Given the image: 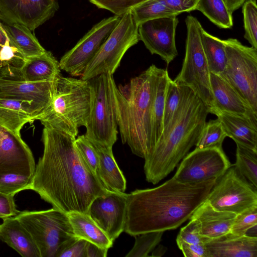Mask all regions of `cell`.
I'll use <instances>...</instances> for the list:
<instances>
[{"instance_id":"1","label":"cell","mask_w":257,"mask_h":257,"mask_svg":"<svg viewBox=\"0 0 257 257\" xmlns=\"http://www.w3.org/2000/svg\"><path fill=\"white\" fill-rule=\"evenodd\" d=\"M75 139L44 126L43 154L36 166L30 190L63 212L88 214L93 199L109 191L82 159L75 146Z\"/></svg>"},{"instance_id":"2","label":"cell","mask_w":257,"mask_h":257,"mask_svg":"<svg viewBox=\"0 0 257 257\" xmlns=\"http://www.w3.org/2000/svg\"><path fill=\"white\" fill-rule=\"evenodd\" d=\"M216 180L186 184L173 177L157 187L127 194L123 231L134 236L176 229L206 200Z\"/></svg>"},{"instance_id":"3","label":"cell","mask_w":257,"mask_h":257,"mask_svg":"<svg viewBox=\"0 0 257 257\" xmlns=\"http://www.w3.org/2000/svg\"><path fill=\"white\" fill-rule=\"evenodd\" d=\"M180 86L179 106L152 152L145 159L146 180L154 185L172 172L196 145L209 113L207 107L191 88Z\"/></svg>"},{"instance_id":"4","label":"cell","mask_w":257,"mask_h":257,"mask_svg":"<svg viewBox=\"0 0 257 257\" xmlns=\"http://www.w3.org/2000/svg\"><path fill=\"white\" fill-rule=\"evenodd\" d=\"M159 68L152 64L124 85L116 87L114 107L121 141L145 159L154 148L153 104Z\"/></svg>"},{"instance_id":"5","label":"cell","mask_w":257,"mask_h":257,"mask_svg":"<svg viewBox=\"0 0 257 257\" xmlns=\"http://www.w3.org/2000/svg\"><path fill=\"white\" fill-rule=\"evenodd\" d=\"M90 103L89 80L60 74L56 79L52 99L38 120L44 126L76 138L79 128L87 125Z\"/></svg>"},{"instance_id":"6","label":"cell","mask_w":257,"mask_h":257,"mask_svg":"<svg viewBox=\"0 0 257 257\" xmlns=\"http://www.w3.org/2000/svg\"><path fill=\"white\" fill-rule=\"evenodd\" d=\"M89 80L91 103L85 135L94 144L112 148L118 134L113 75L104 73Z\"/></svg>"},{"instance_id":"7","label":"cell","mask_w":257,"mask_h":257,"mask_svg":"<svg viewBox=\"0 0 257 257\" xmlns=\"http://www.w3.org/2000/svg\"><path fill=\"white\" fill-rule=\"evenodd\" d=\"M185 55L180 72L174 81L191 88L207 107L214 108L210 82V71L201 41L202 27L194 17L188 16Z\"/></svg>"},{"instance_id":"8","label":"cell","mask_w":257,"mask_h":257,"mask_svg":"<svg viewBox=\"0 0 257 257\" xmlns=\"http://www.w3.org/2000/svg\"><path fill=\"white\" fill-rule=\"evenodd\" d=\"M15 216L30 233L41 257H56L61 245L75 236L67 214L53 207L20 211Z\"/></svg>"},{"instance_id":"9","label":"cell","mask_w":257,"mask_h":257,"mask_svg":"<svg viewBox=\"0 0 257 257\" xmlns=\"http://www.w3.org/2000/svg\"><path fill=\"white\" fill-rule=\"evenodd\" d=\"M224 43L227 62L220 75L257 113V49L236 39Z\"/></svg>"},{"instance_id":"10","label":"cell","mask_w":257,"mask_h":257,"mask_svg":"<svg viewBox=\"0 0 257 257\" xmlns=\"http://www.w3.org/2000/svg\"><path fill=\"white\" fill-rule=\"evenodd\" d=\"M140 41L138 24L130 10L89 62L80 78L89 80L104 73L113 75L126 51Z\"/></svg>"},{"instance_id":"11","label":"cell","mask_w":257,"mask_h":257,"mask_svg":"<svg viewBox=\"0 0 257 257\" xmlns=\"http://www.w3.org/2000/svg\"><path fill=\"white\" fill-rule=\"evenodd\" d=\"M256 189L231 165L216 180L206 200L217 210L237 214L257 205Z\"/></svg>"},{"instance_id":"12","label":"cell","mask_w":257,"mask_h":257,"mask_svg":"<svg viewBox=\"0 0 257 257\" xmlns=\"http://www.w3.org/2000/svg\"><path fill=\"white\" fill-rule=\"evenodd\" d=\"M222 147L197 149L182 159L174 177L186 184L218 179L231 166Z\"/></svg>"},{"instance_id":"13","label":"cell","mask_w":257,"mask_h":257,"mask_svg":"<svg viewBox=\"0 0 257 257\" xmlns=\"http://www.w3.org/2000/svg\"><path fill=\"white\" fill-rule=\"evenodd\" d=\"M121 15L104 19L95 25L62 57L59 62L60 69L72 76H81L89 62L117 25Z\"/></svg>"},{"instance_id":"14","label":"cell","mask_w":257,"mask_h":257,"mask_svg":"<svg viewBox=\"0 0 257 257\" xmlns=\"http://www.w3.org/2000/svg\"><path fill=\"white\" fill-rule=\"evenodd\" d=\"M58 9V0H0V20L23 25L33 32Z\"/></svg>"},{"instance_id":"15","label":"cell","mask_w":257,"mask_h":257,"mask_svg":"<svg viewBox=\"0 0 257 257\" xmlns=\"http://www.w3.org/2000/svg\"><path fill=\"white\" fill-rule=\"evenodd\" d=\"M127 195L109 191L95 198L89 207L88 215L113 242L124 230Z\"/></svg>"},{"instance_id":"16","label":"cell","mask_w":257,"mask_h":257,"mask_svg":"<svg viewBox=\"0 0 257 257\" xmlns=\"http://www.w3.org/2000/svg\"><path fill=\"white\" fill-rule=\"evenodd\" d=\"M177 16L143 22L138 25L140 40L152 54H157L168 65L178 55L175 44Z\"/></svg>"},{"instance_id":"17","label":"cell","mask_w":257,"mask_h":257,"mask_svg":"<svg viewBox=\"0 0 257 257\" xmlns=\"http://www.w3.org/2000/svg\"><path fill=\"white\" fill-rule=\"evenodd\" d=\"M35 169L32 152L21 136L0 125V177L8 174L33 177Z\"/></svg>"},{"instance_id":"18","label":"cell","mask_w":257,"mask_h":257,"mask_svg":"<svg viewBox=\"0 0 257 257\" xmlns=\"http://www.w3.org/2000/svg\"><path fill=\"white\" fill-rule=\"evenodd\" d=\"M56 78L52 81L30 83L0 78V99L30 101L40 116L52 99Z\"/></svg>"},{"instance_id":"19","label":"cell","mask_w":257,"mask_h":257,"mask_svg":"<svg viewBox=\"0 0 257 257\" xmlns=\"http://www.w3.org/2000/svg\"><path fill=\"white\" fill-rule=\"evenodd\" d=\"M210 82L214 103L213 109L246 116L257 121V113L220 74L210 73Z\"/></svg>"},{"instance_id":"20","label":"cell","mask_w":257,"mask_h":257,"mask_svg":"<svg viewBox=\"0 0 257 257\" xmlns=\"http://www.w3.org/2000/svg\"><path fill=\"white\" fill-rule=\"evenodd\" d=\"M204 244L207 257H257L256 236H239L229 232L208 239Z\"/></svg>"},{"instance_id":"21","label":"cell","mask_w":257,"mask_h":257,"mask_svg":"<svg viewBox=\"0 0 257 257\" xmlns=\"http://www.w3.org/2000/svg\"><path fill=\"white\" fill-rule=\"evenodd\" d=\"M210 113L216 115L226 135L239 144L257 151V121L216 108Z\"/></svg>"},{"instance_id":"22","label":"cell","mask_w":257,"mask_h":257,"mask_svg":"<svg viewBox=\"0 0 257 257\" xmlns=\"http://www.w3.org/2000/svg\"><path fill=\"white\" fill-rule=\"evenodd\" d=\"M236 215L217 210L205 200L195 210L190 219L198 221L201 235L209 239L229 233Z\"/></svg>"},{"instance_id":"23","label":"cell","mask_w":257,"mask_h":257,"mask_svg":"<svg viewBox=\"0 0 257 257\" xmlns=\"http://www.w3.org/2000/svg\"><path fill=\"white\" fill-rule=\"evenodd\" d=\"M0 239L23 257H41L30 233L16 216L3 219Z\"/></svg>"},{"instance_id":"24","label":"cell","mask_w":257,"mask_h":257,"mask_svg":"<svg viewBox=\"0 0 257 257\" xmlns=\"http://www.w3.org/2000/svg\"><path fill=\"white\" fill-rule=\"evenodd\" d=\"M39 116L30 101L0 99V125L19 136L26 123L37 120Z\"/></svg>"},{"instance_id":"25","label":"cell","mask_w":257,"mask_h":257,"mask_svg":"<svg viewBox=\"0 0 257 257\" xmlns=\"http://www.w3.org/2000/svg\"><path fill=\"white\" fill-rule=\"evenodd\" d=\"M92 144L98 157L96 172L98 178L107 190L124 192L126 180L115 160L112 148Z\"/></svg>"},{"instance_id":"26","label":"cell","mask_w":257,"mask_h":257,"mask_svg":"<svg viewBox=\"0 0 257 257\" xmlns=\"http://www.w3.org/2000/svg\"><path fill=\"white\" fill-rule=\"evenodd\" d=\"M59 62L50 51L25 59L21 69L23 80L37 83L55 80L60 74Z\"/></svg>"},{"instance_id":"27","label":"cell","mask_w":257,"mask_h":257,"mask_svg":"<svg viewBox=\"0 0 257 257\" xmlns=\"http://www.w3.org/2000/svg\"><path fill=\"white\" fill-rule=\"evenodd\" d=\"M10 44L14 47L25 59L38 56L46 50L41 46L35 36L26 27L17 24L2 23Z\"/></svg>"},{"instance_id":"28","label":"cell","mask_w":257,"mask_h":257,"mask_svg":"<svg viewBox=\"0 0 257 257\" xmlns=\"http://www.w3.org/2000/svg\"><path fill=\"white\" fill-rule=\"evenodd\" d=\"M67 214L76 236L102 248L108 249L112 247L113 242L88 214L79 212H72Z\"/></svg>"},{"instance_id":"29","label":"cell","mask_w":257,"mask_h":257,"mask_svg":"<svg viewBox=\"0 0 257 257\" xmlns=\"http://www.w3.org/2000/svg\"><path fill=\"white\" fill-rule=\"evenodd\" d=\"M170 77L168 70L159 68L153 104L152 139L154 148L163 130V117L166 96ZM154 149V148H153Z\"/></svg>"},{"instance_id":"30","label":"cell","mask_w":257,"mask_h":257,"mask_svg":"<svg viewBox=\"0 0 257 257\" xmlns=\"http://www.w3.org/2000/svg\"><path fill=\"white\" fill-rule=\"evenodd\" d=\"M201 41L210 73L221 74L227 62L224 40L210 35L202 28Z\"/></svg>"},{"instance_id":"31","label":"cell","mask_w":257,"mask_h":257,"mask_svg":"<svg viewBox=\"0 0 257 257\" xmlns=\"http://www.w3.org/2000/svg\"><path fill=\"white\" fill-rule=\"evenodd\" d=\"M25 59L10 43L0 46V78L23 80L21 69Z\"/></svg>"},{"instance_id":"32","label":"cell","mask_w":257,"mask_h":257,"mask_svg":"<svg viewBox=\"0 0 257 257\" xmlns=\"http://www.w3.org/2000/svg\"><path fill=\"white\" fill-rule=\"evenodd\" d=\"M196 10L219 28L229 29L233 26L232 14L222 0H198Z\"/></svg>"},{"instance_id":"33","label":"cell","mask_w":257,"mask_h":257,"mask_svg":"<svg viewBox=\"0 0 257 257\" xmlns=\"http://www.w3.org/2000/svg\"><path fill=\"white\" fill-rule=\"evenodd\" d=\"M236 162L239 172L257 188V151L236 143Z\"/></svg>"},{"instance_id":"34","label":"cell","mask_w":257,"mask_h":257,"mask_svg":"<svg viewBox=\"0 0 257 257\" xmlns=\"http://www.w3.org/2000/svg\"><path fill=\"white\" fill-rule=\"evenodd\" d=\"M131 11L138 25L149 20L178 16L163 0H147Z\"/></svg>"},{"instance_id":"35","label":"cell","mask_w":257,"mask_h":257,"mask_svg":"<svg viewBox=\"0 0 257 257\" xmlns=\"http://www.w3.org/2000/svg\"><path fill=\"white\" fill-rule=\"evenodd\" d=\"M226 135L220 120L211 119L206 122L200 136L195 146L197 149H205L214 147H222Z\"/></svg>"},{"instance_id":"36","label":"cell","mask_w":257,"mask_h":257,"mask_svg":"<svg viewBox=\"0 0 257 257\" xmlns=\"http://www.w3.org/2000/svg\"><path fill=\"white\" fill-rule=\"evenodd\" d=\"M164 231H153L134 236L135 242L126 257H146L160 242Z\"/></svg>"},{"instance_id":"37","label":"cell","mask_w":257,"mask_h":257,"mask_svg":"<svg viewBox=\"0 0 257 257\" xmlns=\"http://www.w3.org/2000/svg\"><path fill=\"white\" fill-rule=\"evenodd\" d=\"M242 12L245 31L244 37L257 49V6L256 0H245Z\"/></svg>"},{"instance_id":"38","label":"cell","mask_w":257,"mask_h":257,"mask_svg":"<svg viewBox=\"0 0 257 257\" xmlns=\"http://www.w3.org/2000/svg\"><path fill=\"white\" fill-rule=\"evenodd\" d=\"M32 177L17 174H8L0 177V192L14 196L23 190H30Z\"/></svg>"},{"instance_id":"39","label":"cell","mask_w":257,"mask_h":257,"mask_svg":"<svg viewBox=\"0 0 257 257\" xmlns=\"http://www.w3.org/2000/svg\"><path fill=\"white\" fill-rule=\"evenodd\" d=\"M257 225V205L237 214L231 225L230 233L239 236L247 234V231Z\"/></svg>"},{"instance_id":"40","label":"cell","mask_w":257,"mask_h":257,"mask_svg":"<svg viewBox=\"0 0 257 257\" xmlns=\"http://www.w3.org/2000/svg\"><path fill=\"white\" fill-rule=\"evenodd\" d=\"M181 98L179 85L171 78L169 80L165 103L163 128L169 123L179 106Z\"/></svg>"},{"instance_id":"41","label":"cell","mask_w":257,"mask_h":257,"mask_svg":"<svg viewBox=\"0 0 257 257\" xmlns=\"http://www.w3.org/2000/svg\"><path fill=\"white\" fill-rule=\"evenodd\" d=\"M75 144L83 161L90 170L96 175L98 157L92 143L85 135H83L79 136L75 139Z\"/></svg>"},{"instance_id":"42","label":"cell","mask_w":257,"mask_h":257,"mask_svg":"<svg viewBox=\"0 0 257 257\" xmlns=\"http://www.w3.org/2000/svg\"><path fill=\"white\" fill-rule=\"evenodd\" d=\"M147 0H89L100 9L108 10L115 15H121Z\"/></svg>"},{"instance_id":"43","label":"cell","mask_w":257,"mask_h":257,"mask_svg":"<svg viewBox=\"0 0 257 257\" xmlns=\"http://www.w3.org/2000/svg\"><path fill=\"white\" fill-rule=\"evenodd\" d=\"M87 241L74 236L63 244L56 257H85Z\"/></svg>"},{"instance_id":"44","label":"cell","mask_w":257,"mask_h":257,"mask_svg":"<svg viewBox=\"0 0 257 257\" xmlns=\"http://www.w3.org/2000/svg\"><path fill=\"white\" fill-rule=\"evenodd\" d=\"M176 239L188 243L198 244L204 243L208 239L201 235L198 221L190 219V221L181 228Z\"/></svg>"},{"instance_id":"45","label":"cell","mask_w":257,"mask_h":257,"mask_svg":"<svg viewBox=\"0 0 257 257\" xmlns=\"http://www.w3.org/2000/svg\"><path fill=\"white\" fill-rule=\"evenodd\" d=\"M14 197L0 192V218L15 216L20 212L17 209Z\"/></svg>"},{"instance_id":"46","label":"cell","mask_w":257,"mask_h":257,"mask_svg":"<svg viewBox=\"0 0 257 257\" xmlns=\"http://www.w3.org/2000/svg\"><path fill=\"white\" fill-rule=\"evenodd\" d=\"M176 243L186 257H207L204 243L190 244L178 239Z\"/></svg>"},{"instance_id":"47","label":"cell","mask_w":257,"mask_h":257,"mask_svg":"<svg viewBox=\"0 0 257 257\" xmlns=\"http://www.w3.org/2000/svg\"><path fill=\"white\" fill-rule=\"evenodd\" d=\"M177 15L196 10L198 0H163Z\"/></svg>"},{"instance_id":"48","label":"cell","mask_w":257,"mask_h":257,"mask_svg":"<svg viewBox=\"0 0 257 257\" xmlns=\"http://www.w3.org/2000/svg\"><path fill=\"white\" fill-rule=\"evenodd\" d=\"M108 249L101 247L93 243L87 241L85 257H106Z\"/></svg>"},{"instance_id":"49","label":"cell","mask_w":257,"mask_h":257,"mask_svg":"<svg viewBox=\"0 0 257 257\" xmlns=\"http://www.w3.org/2000/svg\"><path fill=\"white\" fill-rule=\"evenodd\" d=\"M229 12L232 14L235 10L239 8L245 0H222Z\"/></svg>"},{"instance_id":"50","label":"cell","mask_w":257,"mask_h":257,"mask_svg":"<svg viewBox=\"0 0 257 257\" xmlns=\"http://www.w3.org/2000/svg\"><path fill=\"white\" fill-rule=\"evenodd\" d=\"M167 248L163 245H158L152 251V256H161L166 252Z\"/></svg>"},{"instance_id":"51","label":"cell","mask_w":257,"mask_h":257,"mask_svg":"<svg viewBox=\"0 0 257 257\" xmlns=\"http://www.w3.org/2000/svg\"><path fill=\"white\" fill-rule=\"evenodd\" d=\"M9 43V39L0 21V46H4Z\"/></svg>"}]
</instances>
